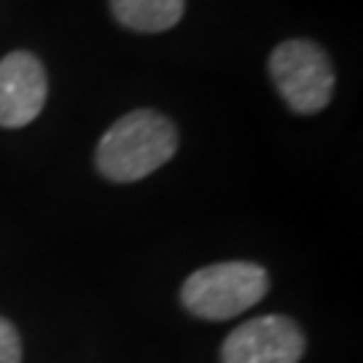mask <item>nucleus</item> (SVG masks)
Masks as SVG:
<instances>
[{
    "label": "nucleus",
    "mask_w": 363,
    "mask_h": 363,
    "mask_svg": "<svg viewBox=\"0 0 363 363\" xmlns=\"http://www.w3.org/2000/svg\"><path fill=\"white\" fill-rule=\"evenodd\" d=\"M178 151V130L164 113L140 108L108 127L94 154L100 175L113 183H135L164 167Z\"/></svg>",
    "instance_id": "obj_1"
},
{
    "label": "nucleus",
    "mask_w": 363,
    "mask_h": 363,
    "mask_svg": "<svg viewBox=\"0 0 363 363\" xmlns=\"http://www.w3.org/2000/svg\"><path fill=\"white\" fill-rule=\"evenodd\" d=\"M269 291V274L253 261H220L189 274L183 307L202 320H232L256 307Z\"/></svg>",
    "instance_id": "obj_2"
},
{
    "label": "nucleus",
    "mask_w": 363,
    "mask_h": 363,
    "mask_svg": "<svg viewBox=\"0 0 363 363\" xmlns=\"http://www.w3.org/2000/svg\"><path fill=\"white\" fill-rule=\"evenodd\" d=\"M269 76L280 97L296 113H320L334 94V67L315 40H283L269 57Z\"/></svg>",
    "instance_id": "obj_3"
},
{
    "label": "nucleus",
    "mask_w": 363,
    "mask_h": 363,
    "mask_svg": "<svg viewBox=\"0 0 363 363\" xmlns=\"http://www.w3.org/2000/svg\"><path fill=\"white\" fill-rule=\"evenodd\" d=\"M307 350L304 331L283 315H264L237 325L220 345V363H298Z\"/></svg>",
    "instance_id": "obj_4"
},
{
    "label": "nucleus",
    "mask_w": 363,
    "mask_h": 363,
    "mask_svg": "<svg viewBox=\"0 0 363 363\" xmlns=\"http://www.w3.org/2000/svg\"><path fill=\"white\" fill-rule=\"evenodd\" d=\"M46 94V70L35 54L11 52L0 60V127L19 130L35 121Z\"/></svg>",
    "instance_id": "obj_5"
},
{
    "label": "nucleus",
    "mask_w": 363,
    "mask_h": 363,
    "mask_svg": "<svg viewBox=\"0 0 363 363\" xmlns=\"http://www.w3.org/2000/svg\"><path fill=\"white\" fill-rule=\"evenodd\" d=\"M186 0H111L118 25L135 33H164L181 22Z\"/></svg>",
    "instance_id": "obj_6"
},
{
    "label": "nucleus",
    "mask_w": 363,
    "mask_h": 363,
    "mask_svg": "<svg viewBox=\"0 0 363 363\" xmlns=\"http://www.w3.org/2000/svg\"><path fill=\"white\" fill-rule=\"evenodd\" d=\"M0 363H22V337L6 318H0Z\"/></svg>",
    "instance_id": "obj_7"
}]
</instances>
